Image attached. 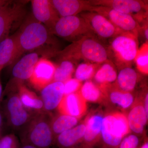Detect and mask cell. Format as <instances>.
Masks as SVG:
<instances>
[{
  "label": "cell",
  "instance_id": "1",
  "mask_svg": "<svg viewBox=\"0 0 148 148\" xmlns=\"http://www.w3.org/2000/svg\"><path fill=\"white\" fill-rule=\"evenodd\" d=\"M55 54L61 61L83 60L97 64H103L109 59L108 48L93 36H87L73 42Z\"/></svg>",
  "mask_w": 148,
  "mask_h": 148
},
{
  "label": "cell",
  "instance_id": "2",
  "mask_svg": "<svg viewBox=\"0 0 148 148\" xmlns=\"http://www.w3.org/2000/svg\"><path fill=\"white\" fill-rule=\"evenodd\" d=\"M16 34L17 52L15 62L24 53L35 50L48 42L51 34L43 24L34 17L28 18Z\"/></svg>",
  "mask_w": 148,
  "mask_h": 148
},
{
  "label": "cell",
  "instance_id": "3",
  "mask_svg": "<svg viewBox=\"0 0 148 148\" xmlns=\"http://www.w3.org/2000/svg\"><path fill=\"white\" fill-rule=\"evenodd\" d=\"M130 131L127 116L123 113L112 112L103 117L101 137L106 148H118Z\"/></svg>",
  "mask_w": 148,
  "mask_h": 148
},
{
  "label": "cell",
  "instance_id": "4",
  "mask_svg": "<svg viewBox=\"0 0 148 148\" xmlns=\"http://www.w3.org/2000/svg\"><path fill=\"white\" fill-rule=\"evenodd\" d=\"M138 38L129 33H122L111 40L108 48L111 57L119 67L130 66L139 49Z\"/></svg>",
  "mask_w": 148,
  "mask_h": 148
},
{
  "label": "cell",
  "instance_id": "5",
  "mask_svg": "<svg viewBox=\"0 0 148 148\" xmlns=\"http://www.w3.org/2000/svg\"><path fill=\"white\" fill-rule=\"evenodd\" d=\"M51 33L73 42L87 36H95L86 21L80 15L60 17Z\"/></svg>",
  "mask_w": 148,
  "mask_h": 148
},
{
  "label": "cell",
  "instance_id": "6",
  "mask_svg": "<svg viewBox=\"0 0 148 148\" xmlns=\"http://www.w3.org/2000/svg\"><path fill=\"white\" fill-rule=\"evenodd\" d=\"M91 6L106 7L134 17L140 26L147 22L148 1L140 0H91Z\"/></svg>",
  "mask_w": 148,
  "mask_h": 148
},
{
  "label": "cell",
  "instance_id": "7",
  "mask_svg": "<svg viewBox=\"0 0 148 148\" xmlns=\"http://www.w3.org/2000/svg\"><path fill=\"white\" fill-rule=\"evenodd\" d=\"M25 1H12L0 11V42L21 24L27 13Z\"/></svg>",
  "mask_w": 148,
  "mask_h": 148
},
{
  "label": "cell",
  "instance_id": "8",
  "mask_svg": "<svg viewBox=\"0 0 148 148\" xmlns=\"http://www.w3.org/2000/svg\"><path fill=\"white\" fill-rule=\"evenodd\" d=\"M90 11L105 16L115 27L123 33L132 34L138 38L141 26L138 21L131 15L109 8L99 6H91Z\"/></svg>",
  "mask_w": 148,
  "mask_h": 148
},
{
  "label": "cell",
  "instance_id": "9",
  "mask_svg": "<svg viewBox=\"0 0 148 148\" xmlns=\"http://www.w3.org/2000/svg\"><path fill=\"white\" fill-rule=\"evenodd\" d=\"M79 15L85 20L94 34L101 38L112 39L123 33L105 16L95 12H84Z\"/></svg>",
  "mask_w": 148,
  "mask_h": 148
},
{
  "label": "cell",
  "instance_id": "10",
  "mask_svg": "<svg viewBox=\"0 0 148 148\" xmlns=\"http://www.w3.org/2000/svg\"><path fill=\"white\" fill-rule=\"evenodd\" d=\"M56 66L45 58H40L29 79L30 83L37 90H41L52 82Z\"/></svg>",
  "mask_w": 148,
  "mask_h": 148
},
{
  "label": "cell",
  "instance_id": "11",
  "mask_svg": "<svg viewBox=\"0 0 148 148\" xmlns=\"http://www.w3.org/2000/svg\"><path fill=\"white\" fill-rule=\"evenodd\" d=\"M31 2L34 18L43 24L51 33L60 18L52 5L51 0H32Z\"/></svg>",
  "mask_w": 148,
  "mask_h": 148
},
{
  "label": "cell",
  "instance_id": "12",
  "mask_svg": "<svg viewBox=\"0 0 148 148\" xmlns=\"http://www.w3.org/2000/svg\"><path fill=\"white\" fill-rule=\"evenodd\" d=\"M50 125L47 121L37 120L32 125L29 135V144L38 148H49L53 143V138Z\"/></svg>",
  "mask_w": 148,
  "mask_h": 148
},
{
  "label": "cell",
  "instance_id": "13",
  "mask_svg": "<svg viewBox=\"0 0 148 148\" xmlns=\"http://www.w3.org/2000/svg\"><path fill=\"white\" fill-rule=\"evenodd\" d=\"M86 102L79 92L64 95L58 109L61 114L67 115L78 119L82 116L87 111Z\"/></svg>",
  "mask_w": 148,
  "mask_h": 148
},
{
  "label": "cell",
  "instance_id": "14",
  "mask_svg": "<svg viewBox=\"0 0 148 148\" xmlns=\"http://www.w3.org/2000/svg\"><path fill=\"white\" fill-rule=\"evenodd\" d=\"M103 117L100 114H94L87 118L85 133L79 148H92L100 140Z\"/></svg>",
  "mask_w": 148,
  "mask_h": 148
},
{
  "label": "cell",
  "instance_id": "15",
  "mask_svg": "<svg viewBox=\"0 0 148 148\" xmlns=\"http://www.w3.org/2000/svg\"><path fill=\"white\" fill-rule=\"evenodd\" d=\"M52 5L60 17L78 15L90 11L91 5L88 1L84 0H51Z\"/></svg>",
  "mask_w": 148,
  "mask_h": 148
},
{
  "label": "cell",
  "instance_id": "16",
  "mask_svg": "<svg viewBox=\"0 0 148 148\" xmlns=\"http://www.w3.org/2000/svg\"><path fill=\"white\" fill-rule=\"evenodd\" d=\"M100 88L105 96V100L107 99L121 110H127L134 103L135 99L132 92H123L119 90L112 84Z\"/></svg>",
  "mask_w": 148,
  "mask_h": 148
},
{
  "label": "cell",
  "instance_id": "17",
  "mask_svg": "<svg viewBox=\"0 0 148 148\" xmlns=\"http://www.w3.org/2000/svg\"><path fill=\"white\" fill-rule=\"evenodd\" d=\"M41 98L44 108L47 111H52L58 108L64 96V84L52 82L41 90Z\"/></svg>",
  "mask_w": 148,
  "mask_h": 148
},
{
  "label": "cell",
  "instance_id": "18",
  "mask_svg": "<svg viewBox=\"0 0 148 148\" xmlns=\"http://www.w3.org/2000/svg\"><path fill=\"white\" fill-rule=\"evenodd\" d=\"M6 109L11 123L15 127L24 125L29 120V115L18 95H12L8 100Z\"/></svg>",
  "mask_w": 148,
  "mask_h": 148
},
{
  "label": "cell",
  "instance_id": "19",
  "mask_svg": "<svg viewBox=\"0 0 148 148\" xmlns=\"http://www.w3.org/2000/svg\"><path fill=\"white\" fill-rule=\"evenodd\" d=\"M132 106L127 116L130 129L136 134H142L148 119L144 108L143 102L138 100Z\"/></svg>",
  "mask_w": 148,
  "mask_h": 148
},
{
  "label": "cell",
  "instance_id": "20",
  "mask_svg": "<svg viewBox=\"0 0 148 148\" xmlns=\"http://www.w3.org/2000/svg\"><path fill=\"white\" fill-rule=\"evenodd\" d=\"M39 58L38 54L36 52L24 56L14 66L12 75L20 81L29 79Z\"/></svg>",
  "mask_w": 148,
  "mask_h": 148
},
{
  "label": "cell",
  "instance_id": "21",
  "mask_svg": "<svg viewBox=\"0 0 148 148\" xmlns=\"http://www.w3.org/2000/svg\"><path fill=\"white\" fill-rule=\"evenodd\" d=\"M86 129L84 122L59 134L57 139L58 146L61 148H76L82 143Z\"/></svg>",
  "mask_w": 148,
  "mask_h": 148
},
{
  "label": "cell",
  "instance_id": "22",
  "mask_svg": "<svg viewBox=\"0 0 148 148\" xmlns=\"http://www.w3.org/2000/svg\"><path fill=\"white\" fill-rule=\"evenodd\" d=\"M16 52L15 33L0 42V74L3 69L15 62Z\"/></svg>",
  "mask_w": 148,
  "mask_h": 148
},
{
  "label": "cell",
  "instance_id": "23",
  "mask_svg": "<svg viewBox=\"0 0 148 148\" xmlns=\"http://www.w3.org/2000/svg\"><path fill=\"white\" fill-rule=\"evenodd\" d=\"M138 78V73L134 69L126 66L120 70L116 80L112 84L119 90L132 92L136 87Z\"/></svg>",
  "mask_w": 148,
  "mask_h": 148
},
{
  "label": "cell",
  "instance_id": "24",
  "mask_svg": "<svg viewBox=\"0 0 148 148\" xmlns=\"http://www.w3.org/2000/svg\"><path fill=\"white\" fill-rule=\"evenodd\" d=\"M117 75L113 64L108 61L99 67L93 78L96 84L102 87L113 84L116 80Z\"/></svg>",
  "mask_w": 148,
  "mask_h": 148
},
{
  "label": "cell",
  "instance_id": "25",
  "mask_svg": "<svg viewBox=\"0 0 148 148\" xmlns=\"http://www.w3.org/2000/svg\"><path fill=\"white\" fill-rule=\"evenodd\" d=\"M79 92L86 102L98 103L105 101V96L101 88L92 81L85 82Z\"/></svg>",
  "mask_w": 148,
  "mask_h": 148
},
{
  "label": "cell",
  "instance_id": "26",
  "mask_svg": "<svg viewBox=\"0 0 148 148\" xmlns=\"http://www.w3.org/2000/svg\"><path fill=\"white\" fill-rule=\"evenodd\" d=\"M18 96L25 108L35 110H40L44 108L42 99L38 98L34 92L29 90L25 86L20 84L18 86Z\"/></svg>",
  "mask_w": 148,
  "mask_h": 148
},
{
  "label": "cell",
  "instance_id": "27",
  "mask_svg": "<svg viewBox=\"0 0 148 148\" xmlns=\"http://www.w3.org/2000/svg\"><path fill=\"white\" fill-rule=\"evenodd\" d=\"M74 71L75 66L71 61L61 60V63L56 66L52 82L64 83L71 78Z\"/></svg>",
  "mask_w": 148,
  "mask_h": 148
},
{
  "label": "cell",
  "instance_id": "28",
  "mask_svg": "<svg viewBox=\"0 0 148 148\" xmlns=\"http://www.w3.org/2000/svg\"><path fill=\"white\" fill-rule=\"evenodd\" d=\"M79 119L75 117L61 114V115L57 117L52 122L51 126L52 132L59 135L76 126Z\"/></svg>",
  "mask_w": 148,
  "mask_h": 148
},
{
  "label": "cell",
  "instance_id": "29",
  "mask_svg": "<svg viewBox=\"0 0 148 148\" xmlns=\"http://www.w3.org/2000/svg\"><path fill=\"white\" fill-rule=\"evenodd\" d=\"M99 65L88 62L80 64L75 72V78L81 82L90 80L94 77Z\"/></svg>",
  "mask_w": 148,
  "mask_h": 148
},
{
  "label": "cell",
  "instance_id": "30",
  "mask_svg": "<svg viewBox=\"0 0 148 148\" xmlns=\"http://www.w3.org/2000/svg\"><path fill=\"white\" fill-rule=\"evenodd\" d=\"M148 42H145L138 49L134 60L139 71L145 75L148 73Z\"/></svg>",
  "mask_w": 148,
  "mask_h": 148
},
{
  "label": "cell",
  "instance_id": "31",
  "mask_svg": "<svg viewBox=\"0 0 148 148\" xmlns=\"http://www.w3.org/2000/svg\"><path fill=\"white\" fill-rule=\"evenodd\" d=\"M64 84V95L77 92L82 86V82L75 78H71Z\"/></svg>",
  "mask_w": 148,
  "mask_h": 148
},
{
  "label": "cell",
  "instance_id": "32",
  "mask_svg": "<svg viewBox=\"0 0 148 148\" xmlns=\"http://www.w3.org/2000/svg\"><path fill=\"white\" fill-rule=\"evenodd\" d=\"M140 142V139L137 135H127L122 140L118 148H139Z\"/></svg>",
  "mask_w": 148,
  "mask_h": 148
},
{
  "label": "cell",
  "instance_id": "33",
  "mask_svg": "<svg viewBox=\"0 0 148 148\" xmlns=\"http://www.w3.org/2000/svg\"><path fill=\"white\" fill-rule=\"evenodd\" d=\"M0 148H19L16 138L12 135L5 136L0 140Z\"/></svg>",
  "mask_w": 148,
  "mask_h": 148
},
{
  "label": "cell",
  "instance_id": "34",
  "mask_svg": "<svg viewBox=\"0 0 148 148\" xmlns=\"http://www.w3.org/2000/svg\"><path fill=\"white\" fill-rule=\"evenodd\" d=\"M143 105H144V108H145V111L147 116H148V94L147 92L146 93Z\"/></svg>",
  "mask_w": 148,
  "mask_h": 148
},
{
  "label": "cell",
  "instance_id": "35",
  "mask_svg": "<svg viewBox=\"0 0 148 148\" xmlns=\"http://www.w3.org/2000/svg\"><path fill=\"white\" fill-rule=\"evenodd\" d=\"M12 1H7V0H0V11L2 10L8 5Z\"/></svg>",
  "mask_w": 148,
  "mask_h": 148
},
{
  "label": "cell",
  "instance_id": "36",
  "mask_svg": "<svg viewBox=\"0 0 148 148\" xmlns=\"http://www.w3.org/2000/svg\"><path fill=\"white\" fill-rule=\"evenodd\" d=\"M20 148H38L35 146L29 144H24L22 147Z\"/></svg>",
  "mask_w": 148,
  "mask_h": 148
},
{
  "label": "cell",
  "instance_id": "37",
  "mask_svg": "<svg viewBox=\"0 0 148 148\" xmlns=\"http://www.w3.org/2000/svg\"><path fill=\"white\" fill-rule=\"evenodd\" d=\"M139 148H148V143L147 140H146L144 143L140 146Z\"/></svg>",
  "mask_w": 148,
  "mask_h": 148
},
{
  "label": "cell",
  "instance_id": "38",
  "mask_svg": "<svg viewBox=\"0 0 148 148\" xmlns=\"http://www.w3.org/2000/svg\"><path fill=\"white\" fill-rule=\"evenodd\" d=\"M2 93V86L1 83L0 79V99Z\"/></svg>",
  "mask_w": 148,
  "mask_h": 148
},
{
  "label": "cell",
  "instance_id": "39",
  "mask_svg": "<svg viewBox=\"0 0 148 148\" xmlns=\"http://www.w3.org/2000/svg\"><path fill=\"white\" fill-rule=\"evenodd\" d=\"M2 123V116L0 112V129Z\"/></svg>",
  "mask_w": 148,
  "mask_h": 148
}]
</instances>
